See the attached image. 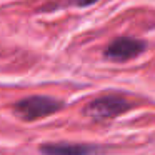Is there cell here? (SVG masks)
I'll use <instances>...</instances> for the list:
<instances>
[{
    "label": "cell",
    "mask_w": 155,
    "mask_h": 155,
    "mask_svg": "<svg viewBox=\"0 0 155 155\" xmlns=\"http://www.w3.org/2000/svg\"><path fill=\"white\" fill-rule=\"evenodd\" d=\"M132 104L122 95H104L92 100L85 108V114L94 120H107L127 112Z\"/></svg>",
    "instance_id": "obj_1"
},
{
    "label": "cell",
    "mask_w": 155,
    "mask_h": 155,
    "mask_svg": "<svg viewBox=\"0 0 155 155\" xmlns=\"http://www.w3.org/2000/svg\"><path fill=\"white\" fill-rule=\"evenodd\" d=\"M62 104L52 97H45V95H34V97H27L24 100L15 104V112L20 115L24 120H35V118L48 117V115L58 112Z\"/></svg>",
    "instance_id": "obj_2"
},
{
    "label": "cell",
    "mask_w": 155,
    "mask_h": 155,
    "mask_svg": "<svg viewBox=\"0 0 155 155\" xmlns=\"http://www.w3.org/2000/svg\"><path fill=\"white\" fill-rule=\"evenodd\" d=\"M145 50V42L134 37H118L105 48V57L115 62H125L140 55Z\"/></svg>",
    "instance_id": "obj_3"
},
{
    "label": "cell",
    "mask_w": 155,
    "mask_h": 155,
    "mask_svg": "<svg viewBox=\"0 0 155 155\" xmlns=\"http://www.w3.org/2000/svg\"><path fill=\"white\" fill-rule=\"evenodd\" d=\"M94 150V147L82 143H47L40 147L44 155H92Z\"/></svg>",
    "instance_id": "obj_4"
},
{
    "label": "cell",
    "mask_w": 155,
    "mask_h": 155,
    "mask_svg": "<svg viewBox=\"0 0 155 155\" xmlns=\"http://www.w3.org/2000/svg\"><path fill=\"white\" fill-rule=\"evenodd\" d=\"M72 2L80 5V7H87V5H92V4H95V2H98V0H72Z\"/></svg>",
    "instance_id": "obj_5"
}]
</instances>
